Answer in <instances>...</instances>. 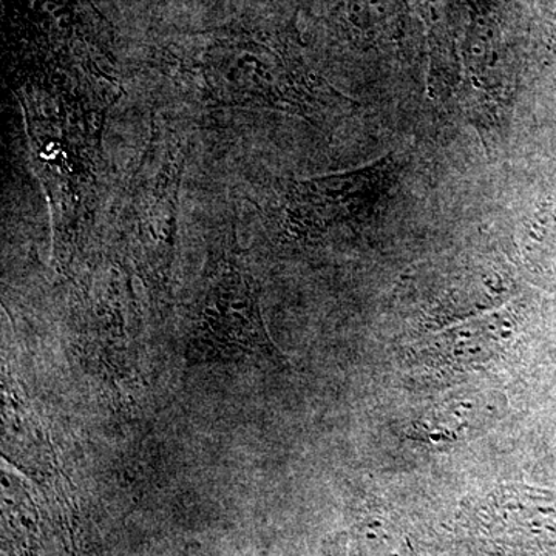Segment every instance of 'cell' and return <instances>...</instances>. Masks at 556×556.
I'll return each instance as SVG.
<instances>
[{
    "label": "cell",
    "mask_w": 556,
    "mask_h": 556,
    "mask_svg": "<svg viewBox=\"0 0 556 556\" xmlns=\"http://www.w3.org/2000/svg\"><path fill=\"white\" fill-rule=\"evenodd\" d=\"M482 526L530 555L556 554V489L504 485L486 497Z\"/></svg>",
    "instance_id": "cell-1"
},
{
    "label": "cell",
    "mask_w": 556,
    "mask_h": 556,
    "mask_svg": "<svg viewBox=\"0 0 556 556\" xmlns=\"http://www.w3.org/2000/svg\"><path fill=\"white\" fill-rule=\"evenodd\" d=\"M507 409V402L492 390H460L442 399L416 420L413 438L426 444L445 447L485 433Z\"/></svg>",
    "instance_id": "cell-2"
},
{
    "label": "cell",
    "mask_w": 556,
    "mask_h": 556,
    "mask_svg": "<svg viewBox=\"0 0 556 556\" xmlns=\"http://www.w3.org/2000/svg\"><path fill=\"white\" fill-rule=\"evenodd\" d=\"M517 325L510 318L493 316L466 321L439 334L430 345L422 348L424 356L448 367H470L492 361L515 339Z\"/></svg>",
    "instance_id": "cell-3"
},
{
    "label": "cell",
    "mask_w": 556,
    "mask_h": 556,
    "mask_svg": "<svg viewBox=\"0 0 556 556\" xmlns=\"http://www.w3.org/2000/svg\"><path fill=\"white\" fill-rule=\"evenodd\" d=\"M364 556H413L404 535L393 526L376 522L362 532Z\"/></svg>",
    "instance_id": "cell-4"
}]
</instances>
